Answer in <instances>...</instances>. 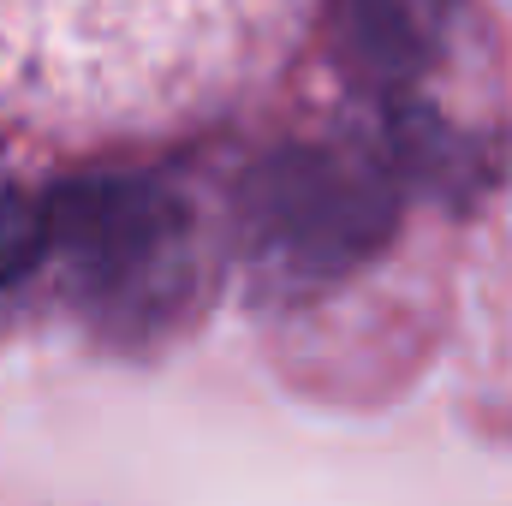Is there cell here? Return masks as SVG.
Here are the masks:
<instances>
[{"mask_svg":"<svg viewBox=\"0 0 512 506\" xmlns=\"http://www.w3.org/2000/svg\"><path fill=\"white\" fill-rule=\"evenodd\" d=\"M328 36L346 84L405 120L411 90L453 60L459 0H334Z\"/></svg>","mask_w":512,"mask_h":506,"instance_id":"obj_4","label":"cell"},{"mask_svg":"<svg viewBox=\"0 0 512 506\" xmlns=\"http://www.w3.org/2000/svg\"><path fill=\"white\" fill-rule=\"evenodd\" d=\"M48 251H54V209L36 203L24 185L0 179V286L24 280Z\"/></svg>","mask_w":512,"mask_h":506,"instance_id":"obj_5","label":"cell"},{"mask_svg":"<svg viewBox=\"0 0 512 506\" xmlns=\"http://www.w3.org/2000/svg\"><path fill=\"white\" fill-rule=\"evenodd\" d=\"M239 245L274 286H328L364 268L399 227V191L382 161L352 149H274L233 203Z\"/></svg>","mask_w":512,"mask_h":506,"instance_id":"obj_3","label":"cell"},{"mask_svg":"<svg viewBox=\"0 0 512 506\" xmlns=\"http://www.w3.org/2000/svg\"><path fill=\"white\" fill-rule=\"evenodd\" d=\"M292 0H0V114L167 120L262 66Z\"/></svg>","mask_w":512,"mask_h":506,"instance_id":"obj_1","label":"cell"},{"mask_svg":"<svg viewBox=\"0 0 512 506\" xmlns=\"http://www.w3.org/2000/svg\"><path fill=\"white\" fill-rule=\"evenodd\" d=\"M54 256L78 310L114 334L143 340L197 298L203 245L191 203L155 173H96L54 191Z\"/></svg>","mask_w":512,"mask_h":506,"instance_id":"obj_2","label":"cell"}]
</instances>
